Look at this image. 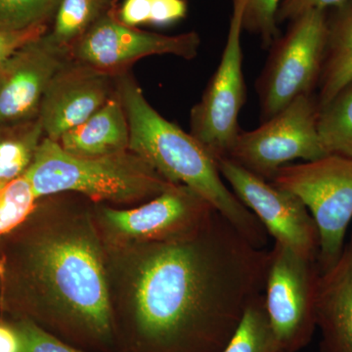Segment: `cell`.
<instances>
[{
  "instance_id": "22",
  "label": "cell",
  "mask_w": 352,
  "mask_h": 352,
  "mask_svg": "<svg viewBox=\"0 0 352 352\" xmlns=\"http://www.w3.org/2000/svg\"><path fill=\"white\" fill-rule=\"evenodd\" d=\"M38 200L25 175L0 188V239L24 223Z\"/></svg>"
},
{
  "instance_id": "29",
  "label": "cell",
  "mask_w": 352,
  "mask_h": 352,
  "mask_svg": "<svg viewBox=\"0 0 352 352\" xmlns=\"http://www.w3.org/2000/svg\"><path fill=\"white\" fill-rule=\"evenodd\" d=\"M153 0H126L120 8L118 19L129 27L149 24Z\"/></svg>"
},
{
  "instance_id": "4",
  "label": "cell",
  "mask_w": 352,
  "mask_h": 352,
  "mask_svg": "<svg viewBox=\"0 0 352 352\" xmlns=\"http://www.w3.org/2000/svg\"><path fill=\"white\" fill-rule=\"evenodd\" d=\"M25 176L38 199L78 192L94 200H142L155 198L175 184L129 150L83 159L72 156L46 138Z\"/></svg>"
},
{
  "instance_id": "9",
  "label": "cell",
  "mask_w": 352,
  "mask_h": 352,
  "mask_svg": "<svg viewBox=\"0 0 352 352\" xmlns=\"http://www.w3.org/2000/svg\"><path fill=\"white\" fill-rule=\"evenodd\" d=\"M316 261L300 256L275 243L264 287L266 314L280 352L293 351L309 339L316 324Z\"/></svg>"
},
{
  "instance_id": "28",
  "label": "cell",
  "mask_w": 352,
  "mask_h": 352,
  "mask_svg": "<svg viewBox=\"0 0 352 352\" xmlns=\"http://www.w3.org/2000/svg\"><path fill=\"white\" fill-rule=\"evenodd\" d=\"M187 14L185 0H153L149 24L168 25L183 19Z\"/></svg>"
},
{
  "instance_id": "1",
  "label": "cell",
  "mask_w": 352,
  "mask_h": 352,
  "mask_svg": "<svg viewBox=\"0 0 352 352\" xmlns=\"http://www.w3.org/2000/svg\"><path fill=\"white\" fill-rule=\"evenodd\" d=\"M270 261L214 210L195 232L146 248L115 338L126 352H222L264 293Z\"/></svg>"
},
{
  "instance_id": "8",
  "label": "cell",
  "mask_w": 352,
  "mask_h": 352,
  "mask_svg": "<svg viewBox=\"0 0 352 352\" xmlns=\"http://www.w3.org/2000/svg\"><path fill=\"white\" fill-rule=\"evenodd\" d=\"M247 0H233V13L219 67L200 102L191 111V132L217 160L228 157L240 134L239 113L245 102L243 72V15Z\"/></svg>"
},
{
  "instance_id": "14",
  "label": "cell",
  "mask_w": 352,
  "mask_h": 352,
  "mask_svg": "<svg viewBox=\"0 0 352 352\" xmlns=\"http://www.w3.org/2000/svg\"><path fill=\"white\" fill-rule=\"evenodd\" d=\"M214 210L189 187L173 184L141 207L106 210L105 219L122 235L159 242L179 239L195 232Z\"/></svg>"
},
{
  "instance_id": "6",
  "label": "cell",
  "mask_w": 352,
  "mask_h": 352,
  "mask_svg": "<svg viewBox=\"0 0 352 352\" xmlns=\"http://www.w3.org/2000/svg\"><path fill=\"white\" fill-rule=\"evenodd\" d=\"M328 11L310 10L292 21L271 45L256 80L261 122L302 95L316 94L327 41Z\"/></svg>"
},
{
  "instance_id": "23",
  "label": "cell",
  "mask_w": 352,
  "mask_h": 352,
  "mask_svg": "<svg viewBox=\"0 0 352 352\" xmlns=\"http://www.w3.org/2000/svg\"><path fill=\"white\" fill-rule=\"evenodd\" d=\"M61 0H0V30L24 31L45 25Z\"/></svg>"
},
{
  "instance_id": "17",
  "label": "cell",
  "mask_w": 352,
  "mask_h": 352,
  "mask_svg": "<svg viewBox=\"0 0 352 352\" xmlns=\"http://www.w3.org/2000/svg\"><path fill=\"white\" fill-rule=\"evenodd\" d=\"M352 82V0L328 11L327 41L318 83L319 105H326Z\"/></svg>"
},
{
  "instance_id": "18",
  "label": "cell",
  "mask_w": 352,
  "mask_h": 352,
  "mask_svg": "<svg viewBox=\"0 0 352 352\" xmlns=\"http://www.w3.org/2000/svg\"><path fill=\"white\" fill-rule=\"evenodd\" d=\"M43 138L38 117L0 126V188L25 175Z\"/></svg>"
},
{
  "instance_id": "26",
  "label": "cell",
  "mask_w": 352,
  "mask_h": 352,
  "mask_svg": "<svg viewBox=\"0 0 352 352\" xmlns=\"http://www.w3.org/2000/svg\"><path fill=\"white\" fill-rule=\"evenodd\" d=\"M347 0H282L277 12V24L292 21L310 10H326L337 8Z\"/></svg>"
},
{
  "instance_id": "2",
  "label": "cell",
  "mask_w": 352,
  "mask_h": 352,
  "mask_svg": "<svg viewBox=\"0 0 352 352\" xmlns=\"http://www.w3.org/2000/svg\"><path fill=\"white\" fill-rule=\"evenodd\" d=\"M0 241V307L85 351L113 346L112 305L94 236L76 228L52 233L28 217Z\"/></svg>"
},
{
  "instance_id": "25",
  "label": "cell",
  "mask_w": 352,
  "mask_h": 352,
  "mask_svg": "<svg viewBox=\"0 0 352 352\" xmlns=\"http://www.w3.org/2000/svg\"><path fill=\"white\" fill-rule=\"evenodd\" d=\"M24 342V352H89L69 344L28 318L14 319Z\"/></svg>"
},
{
  "instance_id": "31",
  "label": "cell",
  "mask_w": 352,
  "mask_h": 352,
  "mask_svg": "<svg viewBox=\"0 0 352 352\" xmlns=\"http://www.w3.org/2000/svg\"><path fill=\"white\" fill-rule=\"evenodd\" d=\"M2 63H3V62H0V66H1Z\"/></svg>"
},
{
  "instance_id": "15",
  "label": "cell",
  "mask_w": 352,
  "mask_h": 352,
  "mask_svg": "<svg viewBox=\"0 0 352 352\" xmlns=\"http://www.w3.org/2000/svg\"><path fill=\"white\" fill-rule=\"evenodd\" d=\"M315 312L323 352H352V234L337 263L320 274Z\"/></svg>"
},
{
  "instance_id": "13",
  "label": "cell",
  "mask_w": 352,
  "mask_h": 352,
  "mask_svg": "<svg viewBox=\"0 0 352 352\" xmlns=\"http://www.w3.org/2000/svg\"><path fill=\"white\" fill-rule=\"evenodd\" d=\"M116 89V76L71 58L44 92L38 113L44 138L58 142L64 133L97 112Z\"/></svg>"
},
{
  "instance_id": "5",
  "label": "cell",
  "mask_w": 352,
  "mask_h": 352,
  "mask_svg": "<svg viewBox=\"0 0 352 352\" xmlns=\"http://www.w3.org/2000/svg\"><path fill=\"white\" fill-rule=\"evenodd\" d=\"M270 182L288 190L307 206L319 233L320 273L332 268L346 245L352 220V159L327 156L282 166Z\"/></svg>"
},
{
  "instance_id": "10",
  "label": "cell",
  "mask_w": 352,
  "mask_h": 352,
  "mask_svg": "<svg viewBox=\"0 0 352 352\" xmlns=\"http://www.w3.org/2000/svg\"><path fill=\"white\" fill-rule=\"evenodd\" d=\"M220 175L275 243L317 261L319 233L311 214L295 194L280 188L228 157L219 160Z\"/></svg>"
},
{
  "instance_id": "12",
  "label": "cell",
  "mask_w": 352,
  "mask_h": 352,
  "mask_svg": "<svg viewBox=\"0 0 352 352\" xmlns=\"http://www.w3.org/2000/svg\"><path fill=\"white\" fill-rule=\"evenodd\" d=\"M71 58L47 32L7 58L0 66V126L38 118L50 80Z\"/></svg>"
},
{
  "instance_id": "11",
  "label": "cell",
  "mask_w": 352,
  "mask_h": 352,
  "mask_svg": "<svg viewBox=\"0 0 352 352\" xmlns=\"http://www.w3.org/2000/svg\"><path fill=\"white\" fill-rule=\"evenodd\" d=\"M200 44V36L196 32L164 36L139 31L122 24L111 11L72 46L71 57L104 73L118 76L139 59L152 55L194 59Z\"/></svg>"
},
{
  "instance_id": "19",
  "label": "cell",
  "mask_w": 352,
  "mask_h": 352,
  "mask_svg": "<svg viewBox=\"0 0 352 352\" xmlns=\"http://www.w3.org/2000/svg\"><path fill=\"white\" fill-rule=\"evenodd\" d=\"M113 7V0H61L48 36L71 51L72 46Z\"/></svg>"
},
{
  "instance_id": "3",
  "label": "cell",
  "mask_w": 352,
  "mask_h": 352,
  "mask_svg": "<svg viewBox=\"0 0 352 352\" xmlns=\"http://www.w3.org/2000/svg\"><path fill=\"white\" fill-rule=\"evenodd\" d=\"M129 127V151L164 178L189 187L228 219L252 244L265 248L268 234L220 175L219 163L191 133L155 110L126 72L116 76Z\"/></svg>"
},
{
  "instance_id": "24",
  "label": "cell",
  "mask_w": 352,
  "mask_h": 352,
  "mask_svg": "<svg viewBox=\"0 0 352 352\" xmlns=\"http://www.w3.org/2000/svg\"><path fill=\"white\" fill-rule=\"evenodd\" d=\"M282 0H247L243 29L261 38L263 47L271 45L280 38L276 21L278 9Z\"/></svg>"
},
{
  "instance_id": "16",
  "label": "cell",
  "mask_w": 352,
  "mask_h": 352,
  "mask_svg": "<svg viewBox=\"0 0 352 352\" xmlns=\"http://www.w3.org/2000/svg\"><path fill=\"white\" fill-rule=\"evenodd\" d=\"M58 144L72 156L83 159L112 156L127 151L129 122L117 89L91 117L64 133Z\"/></svg>"
},
{
  "instance_id": "30",
  "label": "cell",
  "mask_w": 352,
  "mask_h": 352,
  "mask_svg": "<svg viewBox=\"0 0 352 352\" xmlns=\"http://www.w3.org/2000/svg\"><path fill=\"white\" fill-rule=\"evenodd\" d=\"M0 352H24V342L15 323L0 319Z\"/></svg>"
},
{
  "instance_id": "20",
  "label": "cell",
  "mask_w": 352,
  "mask_h": 352,
  "mask_svg": "<svg viewBox=\"0 0 352 352\" xmlns=\"http://www.w3.org/2000/svg\"><path fill=\"white\" fill-rule=\"evenodd\" d=\"M318 133L329 155L352 159V82L320 107Z\"/></svg>"
},
{
  "instance_id": "27",
  "label": "cell",
  "mask_w": 352,
  "mask_h": 352,
  "mask_svg": "<svg viewBox=\"0 0 352 352\" xmlns=\"http://www.w3.org/2000/svg\"><path fill=\"white\" fill-rule=\"evenodd\" d=\"M47 32L45 25H36L24 31L0 30V62H4L21 47Z\"/></svg>"
},
{
  "instance_id": "7",
  "label": "cell",
  "mask_w": 352,
  "mask_h": 352,
  "mask_svg": "<svg viewBox=\"0 0 352 352\" xmlns=\"http://www.w3.org/2000/svg\"><path fill=\"white\" fill-rule=\"evenodd\" d=\"M319 111L317 94L298 97L258 129L241 131L227 157L271 182L292 162L327 156L318 133Z\"/></svg>"
},
{
  "instance_id": "21",
  "label": "cell",
  "mask_w": 352,
  "mask_h": 352,
  "mask_svg": "<svg viewBox=\"0 0 352 352\" xmlns=\"http://www.w3.org/2000/svg\"><path fill=\"white\" fill-rule=\"evenodd\" d=\"M222 352H280L266 314L263 294L247 307Z\"/></svg>"
}]
</instances>
